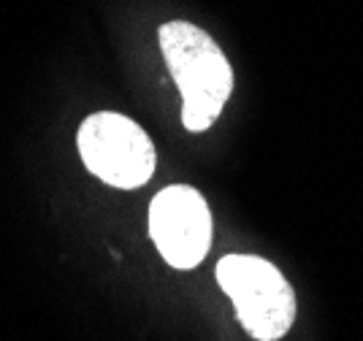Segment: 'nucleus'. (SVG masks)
I'll list each match as a JSON object with an SVG mask.
<instances>
[{
	"mask_svg": "<svg viewBox=\"0 0 363 341\" xmlns=\"http://www.w3.org/2000/svg\"><path fill=\"white\" fill-rule=\"evenodd\" d=\"M157 41L182 92V122L190 133H203L220 117L233 92V71L214 38L190 22H168Z\"/></svg>",
	"mask_w": 363,
	"mask_h": 341,
	"instance_id": "f257e3e1",
	"label": "nucleus"
},
{
	"mask_svg": "<svg viewBox=\"0 0 363 341\" xmlns=\"http://www.w3.org/2000/svg\"><path fill=\"white\" fill-rule=\"evenodd\" d=\"M79 155L101 181L120 190H136L155 174V144L136 122L117 111H98L82 122Z\"/></svg>",
	"mask_w": 363,
	"mask_h": 341,
	"instance_id": "7ed1b4c3",
	"label": "nucleus"
},
{
	"mask_svg": "<svg viewBox=\"0 0 363 341\" xmlns=\"http://www.w3.org/2000/svg\"><path fill=\"white\" fill-rule=\"evenodd\" d=\"M150 236L168 266L196 268L212 247V211L190 184H171L152 198Z\"/></svg>",
	"mask_w": 363,
	"mask_h": 341,
	"instance_id": "20e7f679",
	"label": "nucleus"
},
{
	"mask_svg": "<svg viewBox=\"0 0 363 341\" xmlns=\"http://www.w3.org/2000/svg\"><path fill=\"white\" fill-rule=\"evenodd\" d=\"M217 282L239 314L244 330L257 341H277L296 323V293L282 271L255 255H225Z\"/></svg>",
	"mask_w": 363,
	"mask_h": 341,
	"instance_id": "f03ea898",
	"label": "nucleus"
}]
</instances>
